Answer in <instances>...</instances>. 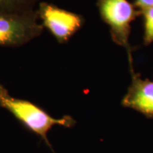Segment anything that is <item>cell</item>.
<instances>
[{"label":"cell","instance_id":"cell-1","mask_svg":"<svg viewBox=\"0 0 153 153\" xmlns=\"http://www.w3.org/2000/svg\"><path fill=\"white\" fill-rule=\"evenodd\" d=\"M0 107L10 112L28 129L41 137L48 144L47 135L54 126L71 128L76 121L72 116H64L55 118L33 103L15 98L7 88L0 84Z\"/></svg>","mask_w":153,"mask_h":153},{"label":"cell","instance_id":"cell-2","mask_svg":"<svg viewBox=\"0 0 153 153\" xmlns=\"http://www.w3.org/2000/svg\"><path fill=\"white\" fill-rule=\"evenodd\" d=\"M97 7L101 20L108 26L112 41L126 49L131 73L135 72L130 43L131 24L140 16V11L128 0H97Z\"/></svg>","mask_w":153,"mask_h":153},{"label":"cell","instance_id":"cell-3","mask_svg":"<svg viewBox=\"0 0 153 153\" xmlns=\"http://www.w3.org/2000/svg\"><path fill=\"white\" fill-rule=\"evenodd\" d=\"M36 10L0 13V46L21 47L43 33Z\"/></svg>","mask_w":153,"mask_h":153},{"label":"cell","instance_id":"cell-4","mask_svg":"<svg viewBox=\"0 0 153 153\" xmlns=\"http://www.w3.org/2000/svg\"><path fill=\"white\" fill-rule=\"evenodd\" d=\"M36 13L43 28L48 30L60 44L68 43L85 24V19L81 14L45 1L38 3Z\"/></svg>","mask_w":153,"mask_h":153},{"label":"cell","instance_id":"cell-5","mask_svg":"<svg viewBox=\"0 0 153 153\" xmlns=\"http://www.w3.org/2000/svg\"><path fill=\"white\" fill-rule=\"evenodd\" d=\"M131 74V83L122 99V106L137 111L146 118H153V81L143 79L135 72Z\"/></svg>","mask_w":153,"mask_h":153},{"label":"cell","instance_id":"cell-6","mask_svg":"<svg viewBox=\"0 0 153 153\" xmlns=\"http://www.w3.org/2000/svg\"><path fill=\"white\" fill-rule=\"evenodd\" d=\"M41 0H0V13H17L34 10Z\"/></svg>","mask_w":153,"mask_h":153},{"label":"cell","instance_id":"cell-7","mask_svg":"<svg viewBox=\"0 0 153 153\" xmlns=\"http://www.w3.org/2000/svg\"><path fill=\"white\" fill-rule=\"evenodd\" d=\"M140 11L143 22V43L147 46L153 43V7Z\"/></svg>","mask_w":153,"mask_h":153},{"label":"cell","instance_id":"cell-8","mask_svg":"<svg viewBox=\"0 0 153 153\" xmlns=\"http://www.w3.org/2000/svg\"><path fill=\"white\" fill-rule=\"evenodd\" d=\"M133 4L138 10L153 7V0H134Z\"/></svg>","mask_w":153,"mask_h":153}]
</instances>
